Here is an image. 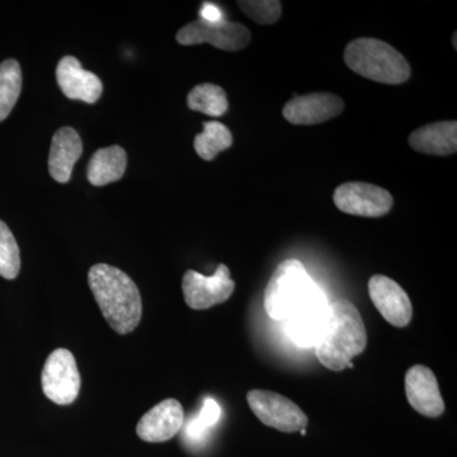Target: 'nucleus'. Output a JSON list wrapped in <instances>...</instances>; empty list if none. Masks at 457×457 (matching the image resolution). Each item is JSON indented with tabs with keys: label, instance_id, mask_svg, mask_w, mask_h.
Segmentation results:
<instances>
[{
	"label": "nucleus",
	"instance_id": "8",
	"mask_svg": "<svg viewBox=\"0 0 457 457\" xmlns=\"http://www.w3.org/2000/svg\"><path fill=\"white\" fill-rule=\"evenodd\" d=\"M182 290L189 308L204 311L228 302L236 290V282L230 278L228 267L221 263L210 278L188 270L183 276Z\"/></svg>",
	"mask_w": 457,
	"mask_h": 457
},
{
	"label": "nucleus",
	"instance_id": "3",
	"mask_svg": "<svg viewBox=\"0 0 457 457\" xmlns=\"http://www.w3.org/2000/svg\"><path fill=\"white\" fill-rule=\"evenodd\" d=\"M345 62L354 73L374 82L402 84L411 77V65L398 50L376 38H357L347 45Z\"/></svg>",
	"mask_w": 457,
	"mask_h": 457
},
{
	"label": "nucleus",
	"instance_id": "20",
	"mask_svg": "<svg viewBox=\"0 0 457 457\" xmlns=\"http://www.w3.org/2000/svg\"><path fill=\"white\" fill-rule=\"evenodd\" d=\"M189 110L203 112L207 116L220 117L227 113L228 102L227 93L221 87L204 83L195 87L188 93Z\"/></svg>",
	"mask_w": 457,
	"mask_h": 457
},
{
	"label": "nucleus",
	"instance_id": "11",
	"mask_svg": "<svg viewBox=\"0 0 457 457\" xmlns=\"http://www.w3.org/2000/svg\"><path fill=\"white\" fill-rule=\"evenodd\" d=\"M369 295L376 309L387 323L404 328L413 318V305L408 294L394 279L375 275L369 281Z\"/></svg>",
	"mask_w": 457,
	"mask_h": 457
},
{
	"label": "nucleus",
	"instance_id": "10",
	"mask_svg": "<svg viewBox=\"0 0 457 457\" xmlns=\"http://www.w3.org/2000/svg\"><path fill=\"white\" fill-rule=\"evenodd\" d=\"M328 318L329 303L320 290L288 317L285 321L286 330L300 347H315L326 329Z\"/></svg>",
	"mask_w": 457,
	"mask_h": 457
},
{
	"label": "nucleus",
	"instance_id": "23",
	"mask_svg": "<svg viewBox=\"0 0 457 457\" xmlns=\"http://www.w3.org/2000/svg\"><path fill=\"white\" fill-rule=\"evenodd\" d=\"M237 4L246 16L261 25H273L282 13L281 2L278 0H242Z\"/></svg>",
	"mask_w": 457,
	"mask_h": 457
},
{
	"label": "nucleus",
	"instance_id": "6",
	"mask_svg": "<svg viewBox=\"0 0 457 457\" xmlns=\"http://www.w3.org/2000/svg\"><path fill=\"white\" fill-rule=\"evenodd\" d=\"M249 408L264 426L285 433L300 432L309 420L293 400L270 390L254 389L246 394Z\"/></svg>",
	"mask_w": 457,
	"mask_h": 457
},
{
	"label": "nucleus",
	"instance_id": "21",
	"mask_svg": "<svg viewBox=\"0 0 457 457\" xmlns=\"http://www.w3.org/2000/svg\"><path fill=\"white\" fill-rule=\"evenodd\" d=\"M233 145V135L224 123L209 121L204 123L203 134L195 137V150L204 161H212L219 153Z\"/></svg>",
	"mask_w": 457,
	"mask_h": 457
},
{
	"label": "nucleus",
	"instance_id": "4",
	"mask_svg": "<svg viewBox=\"0 0 457 457\" xmlns=\"http://www.w3.org/2000/svg\"><path fill=\"white\" fill-rule=\"evenodd\" d=\"M320 291L302 262L286 260L278 264L264 290V311L276 321H286Z\"/></svg>",
	"mask_w": 457,
	"mask_h": 457
},
{
	"label": "nucleus",
	"instance_id": "15",
	"mask_svg": "<svg viewBox=\"0 0 457 457\" xmlns=\"http://www.w3.org/2000/svg\"><path fill=\"white\" fill-rule=\"evenodd\" d=\"M56 80L60 89L69 99H78L93 104L104 92V84L95 73L84 71L79 60L65 56L56 68Z\"/></svg>",
	"mask_w": 457,
	"mask_h": 457
},
{
	"label": "nucleus",
	"instance_id": "25",
	"mask_svg": "<svg viewBox=\"0 0 457 457\" xmlns=\"http://www.w3.org/2000/svg\"><path fill=\"white\" fill-rule=\"evenodd\" d=\"M201 20L209 21V22H218V21L224 20L221 9L212 3H204L203 7L200 9Z\"/></svg>",
	"mask_w": 457,
	"mask_h": 457
},
{
	"label": "nucleus",
	"instance_id": "24",
	"mask_svg": "<svg viewBox=\"0 0 457 457\" xmlns=\"http://www.w3.org/2000/svg\"><path fill=\"white\" fill-rule=\"evenodd\" d=\"M219 416H220V408L218 407L215 402L209 400V402L204 404L200 420L195 422V425H192L189 433H191L192 436L198 435V433L203 432L207 427L213 425V423L219 420Z\"/></svg>",
	"mask_w": 457,
	"mask_h": 457
},
{
	"label": "nucleus",
	"instance_id": "26",
	"mask_svg": "<svg viewBox=\"0 0 457 457\" xmlns=\"http://www.w3.org/2000/svg\"><path fill=\"white\" fill-rule=\"evenodd\" d=\"M453 47H455L456 50V33H453Z\"/></svg>",
	"mask_w": 457,
	"mask_h": 457
},
{
	"label": "nucleus",
	"instance_id": "7",
	"mask_svg": "<svg viewBox=\"0 0 457 457\" xmlns=\"http://www.w3.org/2000/svg\"><path fill=\"white\" fill-rule=\"evenodd\" d=\"M179 44L192 46L204 42L212 45L216 49L224 51H239L248 46L251 32L242 23L221 20L218 22L198 20L188 23L179 29L176 36Z\"/></svg>",
	"mask_w": 457,
	"mask_h": 457
},
{
	"label": "nucleus",
	"instance_id": "5",
	"mask_svg": "<svg viewBox=\"0 0 457 457\" xmlns=\"http://www.w3.org/2000/svg\"><path fill=\"white\" fill-rule=\"evenodd\" d=\"M79 370L74 354L66 348L51 352L41 374L42 392L57 405H69L80 392Z\"/></svg>",
	"mask_w": 457,
	"mask_h": 457
},
{
	"label": "nucleus",
	"instance_id": "9",
	"mask_svg": "<svg viewBox=\"0 0 457 457\" xmlns=\"http://www.w3.org/2000/svg\"><path fill=\"white\" fill-rule=\"evenodd\" d=\"M336 206L342 212L363 218H381L392 210L394 200L386 189L365 182H348L336 188Z\"/></svg>",
	"mask_w": 457,
	"mask_h": 457
},
{
	"label": "nucleus",
	"instance_id": "16",
	"mask_svg": "<svg viewBox=\"0 0 457 457\" xmlns=\"http://www.w3.org/2000/svg\"><path fill=\"white\" fill-rule=\"evenodd\" d=\"M83 153V143L73 128L59 129L54 134L49 156V171L56 182L68 183L71 179L74 165Z\"/></svg>",
	"mask_w": 457,
	"mask_h": 457
},
{
	"label": "nucleus",
	"instance_id": "22",
	"mask_svg": "<svg viewBox=\"0 0 457 457\" xmlns=\"http://www.w3.org/2000/svg\"><path fill=\"white\" fill-rule=\"evenodd\" d=\"M20 246L8 225L0 220V276L5 279H14L20 275Z\"/></svg>",
	"mask_w": 457,
	"mask_h": 457
},
{
	"label": "nucleus",
	"instance_id": "1",
	"mask_svg": "<svg viewBox=\"0 0 457 457\" xmlns=\"http://www.w3.org/2000/svg\"><path fill=\"white\" fill-rule=\"evenodd\" d=\"M88 284L102 315L120 336L134 332L143 317V300L130 276L106 263L95 264Z\"/></svg>",
	"mask_w": 457,
	"mask_h": 457
},
{
	"label": "nucleus",
	"instance_id": "18",
	"mask_svg": "<svg viewBox=\"0 0 457 457\" xmlns=\"http://www.w3.org/2000/svg\"><path fill=\"white\" fill-rule=\"evenodd\" d=\"M128 165V155L121 146L102 147L93 154L87 170L90 185L102 187L122 179Z\"/></svg>",
	"mask_w": 457,
	"mask_h": 457
},
{
	"label": "nucleus",
	"instance_id": "12",
	"mask_svg": "<svg viewBox=\"0 0 457 457\" xmlns=\"http://www.w3.org/2000/svg\"><path fill=\"white\" fill-rule=\"evenodd\" d=\"M345 110V102L330 93H312L288 101L282 110L286 121L293 125H317L329 121Z\"/></svg>",
	"mask_w": 457,
	"mask_h": 457
},
{
	"label": "nucleus",
	"instance_id": "17",
	"mask_svg": "<svg viewBox=\"0 0 457 457\" xmlns=\"http://www.w3.org/2000/svg\"><path fill=\"white\" fill-rule=\"evenodd\" d=\"M409 145L418 153L446 156L457 150V122L441 121L429 123L411 132Z\"/></svg>",
	"mask_w": 457,
	"mask_h": 457
},
{
	"label": "nucleus",
	"instance_id": "14",
	"mask_svg": "<svg viewBox=\"0 0 457 457\" xmlns=\"http://www.w3.org/2000/svg\"><path fill=\"white\" fill-rule=\"evenodd\" d=\"M405 394L409 404L418 413L428 418H437L445 413V402L432 370L416 365L405 374Z\"/></svg>",
	"mask_w": 457,
	"mask_h": 457
},
{
	"label": "nucleus",
	"instance_id": "19",
	"mask_svg": "<svg viewBox=\"0 0 457 457\" xmlns=\"http://www.w3.org/2000/svg\"><path fill=\"white\" fill-rule=\"evenodd\" d=\"M22 90L20 62L8 59L0 64V122L4 121L16 106Z\"/></svg>",
	"mask_w": 457,
	"mask_h": 457
},
{
	"label": "nucleus",
	"instance_id": "2",
	"mask_svg": "<svg viewBox=\"0 0 457 457\" xmlns=\"http://www.w3.org/2000/svg\"><path fill=\"white\" fill-rule=\"evenodd\" d=\"M368 332L356 306L348 300L329 303V318L323 336L315 345L319 362L332 371L354 368L352 360L365 351Z\"/></svg>",
	"mask_w": 457,
	"mask_h": 457
},
{
	"label": "nucleus",
	"instance_id": "13",
	"mask_svg": "<svg viewBox=\"0 0 457 457\" xmlns=\"http://www.w3.org/2000/svg\"><path fill=\"white\" fill-rule=\"evenodd\" d=\"M185 411L176 399H165L147 411L137 426V436L150 444L170 441L182 428Z\"/></svg>",
	"mask_w": 457,
	"mask_h": 457
}]
</instances>
